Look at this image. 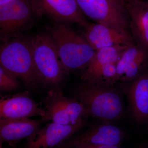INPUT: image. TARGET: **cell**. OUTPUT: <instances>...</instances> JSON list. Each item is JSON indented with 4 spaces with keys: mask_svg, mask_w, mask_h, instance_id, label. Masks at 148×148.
<instances>
[{
    "mask_svg": "<svg viewBox=\"0 0 148 148\" xmlns=\"http://www.w3.org/2000/svg\"><path fill=\"white\" fill-rule=\"evenodd\" d=\"M73 95L83 106L88 116L112 123L123 116L122 98L113 86L84 82L76 88Z\"/></svg>",
    "mask_w": 148,
    "mask_h": 148,
    "instance_id": "cell-1",
    "label": "cell"
},
{
    "mask_svg": "<svg viewBox=\"0 0 148 148\" xmlns=\"http://www.w3.org/2000/svg\"><path fill=\"white\" fill-rule=\"evenodd\" d=\"M50 32L61 64L67 73L83 70L95 51L85 39L62 22L54 24Z\"/></svg>",
    "mask_w": 148,
    "mask_h": 148,
    "instance_id": "cell-2",
    "label": "cell"
},
{
    "mask_svg": "<svg viewBox=\"0 0 148 148\" xmlns=\"http://www.w3.org/2000/svg\"><path fill=\"white\" fill-rule=\"evenodd\" d=\"M0 66L20 79L29 90L38 89L41 85L30 39L16 37L4 42L0 50Z\"/></svg>",
    "mask_w": 148,
    "mask_h": 148,
    "instance_id": "cell-3",
    "label": "cell"
},
{
    "mask_svg": "<svg viewBox=\"0 0 148 148\" xmlns=\"http://www.w3.org/2000/svg\"><path fill=\"white\" fill-rule=\"evenodd\" d=\"M36 71L41 85L59 88L67 72L62 66L51 36L40 33L30 39Z\"/></svg>",
    "mask_w": 148,
    "mask_h": 148,
    "instance_id": "cell-4",
    "label": "cell"
},
{
    "mask_svg": "<svg viewBox=\"0 0 148 148\" xmlns=\"http://www.w3.org/2000/svg\"><path fill=\"white\" fill-rule=\"evenodd\" d=\"M42 122H52L64 125H74L86 121L87 113L82 105L74 98L65 96L59 88L51 89L43 99Z\"/></svg>",
    "mask_w": 148,
    "mask_h": 148,
    "instance_id": "cell-5",
    "label": "cell"
},
{
    "mask_svg": "<svg viewBox=\"0 0 148 148\" xmlns=\"http://www.w3.org/2000/svg\"><path fill=\"white\" fill-rule=\"evenodd\" d=\"M31 1L12 0L0 5V37L3 42L16 38L32 18Z\"/></svg>",
    "mask_w": 148,
    "mask_h": 148,
    "instance_id": "cell-6",
    "label": "cell"
},
{
    "mask_svg": "<svg viewBox=\"0 0 148 148\" xmlns=\"http://www.w3.org/2000/svg\"><path fill=\"white\" fill-rule=\"evenodd\" d=\"M82 13L99 24L128 31L126 12L109 0H76Z\"/></svg>",
    "mask_w": 148,
    "mask_h": 148,
    "instance_id": "cell-7",
    "label": "cell"
},
{
    "mask_svg": "<svg viewBox=\"0 0 148 148\" xmlns=\"http://www.w3.org/2000/svg\"><path fill=\"white\" fill-rule=\"evenodd\" d=\"M30 1L33 12L37 16L47 15L58 22H73L84 28L89 24L76 0Z\"/></svg>",
    "mask_w": 148,
    "mask_h": 148,
    "instance_id": "cell-8",
    "label": "cell"
},
{
    "mask_svg": "<svg viewBox=\"0 0 148 148\" xmlns=\"http://www.w3.org/2000/svg\"><path fill=\"white\" fill-rule=\"evenodd\" d=\"M87 121L74 125L50 122L27 138L25 148H58L84 128Z\"/></svg>",
    "mask_w": 148,
    "mask_h": 148,
    "instance_id": "cell-9",
    "label": "cell"
},
{
    "mask_svg": "<svg viewBox=\"0 0 148 148\" xmlns=\"http://www.w3.org/2000/svg\"><path fill=\"white\" fill-rule=\"evenodd\" d=\"M125 136L124 132L121 128L112 123L103 122L70 139L62 148H74L83 145L120 146L123 142Z\"/></svg>",
    "mask_w": 148,
    "mask_h": 148,
    "instance_id": "cell-10",
    "label": "cell"
},
{
    "mask_svg": "<svg viewBox=\"0 0 148 148\" xmlns=\"http://www.w3.org/2000/svg\"><path fill=\"white\" fill-rule=\"evenodd\" d=\"M30 92L26 90L1 96L0 99V119L43 116L45 114L43 108L33 99Z\"/></svg>",
    "mask_w": 148,
    "mask_h": 148,
    "instance_id": "cell-11",
    "label": "cell"
},
{
    "mask_svg": "<svg viewBox=\"0 0 148 148\" xmlns=\"http://www.w3.org/2000/svg\"><path fill=\"white\" fill-rule=\"evenodd\" d=\"M84 38L95 51L103 48L134 44V38L128 31L97 23L85 27Z\"/></svg>",
    "mask_w": 148,
    "mask_h": 148,
    "instance_id": "cell-12",
    "label": "cell"
},
{
    "mask_svg": "<svg viewBox=\"0 0 148 148\" xmlns=\"http://www.w3.org/2000/svg\"><path fill=\"white\" fill-rule=\"evenodd\" d=\"M148 51L139 45L129 46L116 62V82L132 81L143 72L147 62Z\"/></svg>",
    "mask_w": 148,
    "mask_h": 148,
    "instance_id": "cell-13",
    "label": "cell"
},
{
    "mask_svg": "<svg viewBox=\"0 0 148 148\" xmlns=\"http://www.w3.org/2000/svg\"><path fill=\"white\" fill-rule=\"evenodd\" d=\"M127 96L130 115L137 124L148 121V71H145L128 87Z\"/></svg>",
    "mask_w": 148,
    "mask_h": 148,
    "instance_id": "cell-14",
    "label": "cell"
},
{
    "mask_svg": "<svg viewBox=\"0 0 148 148\" xmlns=\"http://www.w3.org/2000/svg\"><path fill=\"white\" fill-rule=\"evenodd\" d=\"M42 123L41 119L30 118L0 119V146L7 143L15 147L21 140L40 129Z\"/></svg>",
    "mask_w": 148,
    "mask_h": 148,
    "instance_id": "cell-15",
    "label": "cell"
},
{
    "mask_svg": "<svg viewBox=\"0 0 148 148\" xmlns=\"http://www.w3.org/2000/svg\"><path fill=\"white\" fill-rule=\"evenodd\" d=\"M132 36L148 51V2L143 0H125Z\"/></svg>",
    "mask_w": 148,
    "mask_h": 148,
    "instance_id": "cell-16",
    "label": "cell"
},
{
    "mask_svg": "<svg viewBox=\"0 0 148 148\" xmlns=\"http://www.w3.org/2000/svg\"><path fill=\"white\" fill-rule=\"evenodd\" d=\"M129 46L118 45L103 48L95 51L93 57L83 70L81 76L83 81L103 67L111 63H116L122 52Z\"/></svg>",
    "mask_w": 148,
    "mask_h": 148,
    "instance_id": "cell-17",
    "label": "cell"
},
{
    "mask_svg": "<svg viewBox=\"0 0 148 148\" xmlns=\"http://www.w3.org/2000/svg\"><path fill=\"white\" fill-rule=\"evenodd\" d=\"M18 79L0 66V90L1 92H10L18 90L21 84Z\"/></svg>",
    "mask_w": 148,
    "mask_h": 148,
    "instance_id": "cell-18",
    "label": "cell"
},
{
    "mask_svg": "<svg viewBox=\"0 0 148 148\" xmlns=\"http://www.w3.org/2000/svg\"><path fill=\"white\" fill-rule=\"evenodd\" d=\"M74 148H121L120 146L110 145H83L77 146Z\"/></svg>",
    "mask_w": 148,
    "mask_h": 148,
    "instance_id": "cell-19",
    "label": "cell"
},
{
    "mask_svg": "<svg viewBox=\"0 0 148 148\" xmlns=\"http://www.w3.org/2000/svg\"><path fill=\"white\" fill-rule=\"evenodd\" d=\"M109 1H110L112 3L114 4L117 6L119 8L122 10L126 13L125 8V0H109Z\"/></svg>",
    "mask_w": 148,
    "mask_h": 148,
    "instance_id": "cell-20",
    "label": "cell"
},
{
    "mask_svg": "<svg viewBox=\"0 0 148 148\" xmlns=\"http://www.w3.org/2000/svg\"><path fill=\"white\" fill-rule=\"evenodd\" d=\"M11 1L12 0H0V5L8 3Z\"/></svg>",
    "mask_w": 148,
    "mask_h": 148,
    "instance_id": "cell-21",
    "label": "cell"
},
{
    "mask_svg": "<svg viewBox=\"0 0 148 148\" xmlns=\"http://www.w3.org/2000/svg\"><path fill=\"white\" fill-rule=\"evenodd\" d=\"M0 148H3V147L2 146H0Z\"/></svg>",
    "mask_w": 148,
    "mask_h": 148,
    "instance_id": "cell-22",
    "label": "cell"
},
{
    "mask_svg": "<svg viewBox=\"0 0 148 148\" xmlns=\"http://www.w3.org/2000/svg\"><path fill=\"white\" fill-rule=\"evenodd\" d=\"M138 148H144L142 147H140Z\"/></svg>",
    "mask_w": 148,
    "mask_h": 148,
    "instance_id": "cell-23",
    "label": "cell"
}]
</instances>
